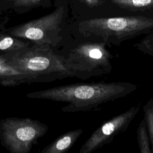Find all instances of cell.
Wrapping results in <instances>:
<instances>
[{"label": "cell", "mask_w": 153, "mask_h": 153, "mask_svg": "<svg viewBox=\"0 0 153 153\" xmlns=\"http://www.w3.org/2000/svg\"><path fill=\"white\" fill-rule=\"evenodd\" d=\"M137 85L125 81L75 83L60 85L27 94L29 98L48 99L68 103L65 112H88L99 110L108 102L134 92Z\"/></svg>", "instance_id": "obj_1"}, {"label": "cell", "mask_w": 153, "mask_h": 153, "mask_svg": "<svg viewBox=\"0 0 153 153\" xmlns=\"http://www.w3.org/2000/svg\"><path fill=\"white\" fill-rule=\"evenodd\" d=\"M3 55L11 65L26 75L29 83L75 77L64 57L48 45L35 44Z\"/></svg>", "instance_id": "obj_2"}, {"label": "cell", "mask_w": 153, "mask_h": 153, "mask_svg": "<svg viewBox=\"0 0 153 153\" xmlns=\"http://www.w3.org/2000/svg\"><path fill=\"white\" fill-rule=\"evenodd\" d=\"M108 44L100 37L75 35L68 41L62 53H59L74 73L82 80L111 73L112 54Z\"/></svg>", "instance_id": "obj_3"}, {"label": "cell", "mask_w": 153, "mask_h": 153, "mask_svg": "<svg viewBox=\"0 0 153 153\" xmlns=\"http://www.w3.org/2000/svg\"><path fill=\"white\" fill-rule=\"evenodd\" d=\"M153 31V18L145 16L93 17L78 22L75 35L100 37L108 45L124 41Z\"/></svg>", "instance_id": "obj_4"}, {"label": "cell", "mask_w": 153, "mask_h": 153, "mask_svg": "<svg viewBox=\"0 0 153 153\" xmlns=\"http://www.w3.org/2000/svg\"><path fill=\"white\" fill-rule=\"evenodd\" d=\"M47 126L30 118H7L0 121L2 144L11 152L27 153L47 131Z\"/></svg>", "instance_id": "obj_5"}, {"label": "cell", "mask_w": 153, "mask_h": 153, "mask_svg": "<svg viewBox=\"0 0 153 153\" xmlns=\"http://www.w3.org/2000/svg\"><path fill=\"white\" fill-rule=\"evenodd\" d=\"M65 15V8L60 6L50 14L9 29L8 34L54 47L62 41L60 32Z\"/></svg>", "instance_id": "obj_6"}, {"label": "cell", "mask_w": 153, "mask_h": 153, "mask_svg": "<svg viewBox=\"0 0 153 153\" xmlns=\"http://www.w3.org/2000/svg\"><path fill=\"white\" fill-rule=\"evenodd\" d=\"M141 105L139 103L102 123L82 144L79 153H91L112 142L127 129Z\"/></svg>", "instance_id": "obj_7"}, {"label": "cell", "mask_w": 153, "mask_h": 153, "mask_svg": "<svg viewBox=\"0 0 153 153\" xmlns=\"http://www.w3.org/2000/svg\"><path fill=\"white\" fill-rule=\"evenodd\" d=\"M23 83H29L25 74L18 70L3 55H0V85L16 86Z\"/></svg>", "instance_id": "obj_8"}, {"label": "cell", "mask_w": 153, "mask_h": 153, "mask_svg": "<svg viewBox=\"0 0 153 153\" xmlns=\"http://www.w3.org/2000/svg\"><path fill=\"white\" fill-rule=\"evenodd\" d=\"M82 132V128H76L65 133L44 148L41 153L66 152L75 143Z\"/></svg>", "instance_id": "obj_9"}, {"label": "cell", "mask_w": 153, "mask_h": 153, "mask_svg": "<svg viewBox=\"0 0 153 153\" xmlns=\"http://www.w3.org/2000/svg\"><path fill=\"white\" fill-rule=\"evenodd\" d=\"M29 45V44L19 39V38L10 34L0 33V51L4 54L22 50Z\"/></svg>", "instance_id": "obj_10"}, {"label": "cell", "mask_w": 153, "mask_h": 153, "mask_svg": "<svg viewBox=\"0 0 153 153\" xmlns=\"http://www.w3.org/2000/svg\"><path fill=\"white\" fill-rule=\"evenodd\" d=\"M137 139L140 153H151V142L145 121L142 119L137 128Z\"/></svg>", "instance_id": "obj_11"}, {"label": "cell", "mask_w": 153, "mask_h": 153, "mask_svg": "<svg viewBox=\"0 0 153 153\" xmlns=\"http://www.w3.org/2000/svg\"><path fill=\"white\" fill-rule=\"evenodd\" d=\"M117 6L125 9H147L153 7V0H111Z\"/></svg>", "instance_id": "obj_12"}, {"label": "cell", "mask_w": 153, "mask_h": 153, "mask_svg": "<svg viewBox=\"0 0 153 153\" xmlns=\"http://www.w3.org/2000/svg\"><path fill=\"white\" fill-rule=\"evenodd\" d=\"M144 120L149 137L151 153H153V98H151L143 106Z\"/></svg>", "instance_id": "obj_13"}, {"label": "cell", "mask_w": 153, "mask_h": 153, "mask_svg": "<svg viewBox=\"0 0 153 153\" xmlns=\"http://www.w3.org/2000/svg\"><path fill=\"white\" fill-rule=\"evenodd\" d=\"M134 47L142 53L153 57V31L136 43Z\"/></svg>", "instance_id": "obj_14"}, {"label": "cell", "mask_w": 153, "mask_h": 153, "mask_svg": "<svg viewBox=\"0 0 153 153\" xmlns=\"http://www.w3.org/2000/svg\"><path fill=\"white\" fill-rule=\"evenodd\" d=\"M14 5L19 7H30L35 5L44 0H11Z\"/></svg>", "instance_id": "obj_15"}, {"label": "cell", "mask_w": 153, "mask_h": 153, "mask_svg": "<svg viewBox=\"0 0 153 153\" xmlns=\"http://www.w3.org/2000/svg\"><path fill=\"white\" fill-rule=\"evenodd\" d=\"M84 2L90 7L98 6L100 4V0H84Z\"/></svg>", "instance_id": "obj_16"}]
</instances>
